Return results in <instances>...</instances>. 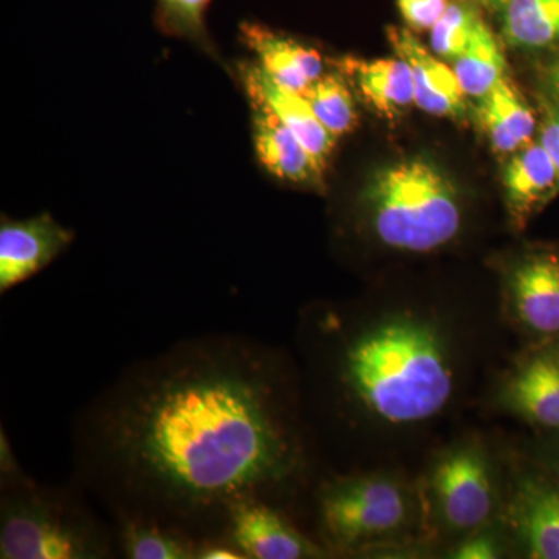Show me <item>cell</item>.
I'll use <instances>...</instances> for the list:
<instances>
[{
  "label": "cell",
  "mask_w": 559,
  "mask_h": 559,
  "mask_svg": "<svg viewBox=\"0 0 559 559\" xmlns=\"http://www.w3.org/2000/svg\"><path fill=\"white\" fill-rule=\"evenodd\" d=\"M280 380L267 353L238 336L142 360L81 417V477L114 518L221 539L235 503L270 500L301 468Z\"/></svg>",
  "instance_id": "cell-1"
},
{
  "label": "cell",
  "mask_w": 559,
  "mask_h": 559,
  "mask_svg": "<svg viewBox=\"0 0 559 559\" xmlns=\"http://www.w3.org/2000/svg\"><path fill=\"white\" fill-rule=\"evenodd\" d=\"M342 392L370 417L414 425L439 415L454 393V366L440 330L415 316L382 320L341 341Z\"/></svg>",
  "instance_id": "cell-2"
},
{
  "label": "cell",
  "mask_w": 559,
  "mask_h": 559,
  "mask_svg": "<svg viewBox=\"0 0 559 559\" xmlns=\"http://www.w3.org/2000/svg\"><path fill=\"white\" fill-rule=\"evenodd\" d=\"M0 558L103 559L117 550L116 533L66 489L25 476L13 451L0 455Z\"/></svg>",
  "instance_id": "cell-3"
},
{
  "label": "cell",
  "mask_w": 559,
  "mask_h": 559,
  "mask_svg": "<svg viewBox=\"0 0 559 559\" xmlns=\"http://www.w3.org/2000/svg\"><path fill=\"white\" fill-rule=\"evenodd\" d=\"M360 204L374 238L400 252H433L462 229L459 191L428 157H407L378 168Z\"/></svg>",
  "instance_id": "cell-4"
},
{
  "label": "cell",
  "mask_w": 559,
  "mask_h": 559,
  "mask_svg": "<svg viewBox=\"0 0 559 559\" xmlns=\"http://www.w3.org/2000/svg\"><path fill=\"white\" fill-rule=\"evenodd\" d=\"M409 492L380 474L336 477L319 489L318 516L333 549L355 551L396 535L411 521Z\"/></svg>",
  "instance_id": "cell-5"
},
{
  "label": "cell",
  "mask_w": 559,
  "mask_h": 559,
  "mask_svg": "<svg viewBox=\"0 0 559 559\" xmlns=\"http://www.w3.org/2000/svg\"><path fill=\"white\" fill-rule=\"evenodd\" d=\"M430 491L440 520L454 532L484 528L498 506L491 465L477 443L457 444L440 455L430 474Z\"/></svg>",
  "instance_id": "cell-6"
},
{
  "label": "cell",
  "mask_w": 559,
  "mask_h": 559,
  "mask_svg": "<svg viewBox=\"0 0 559 559\" xmlns=\"http://www.w3.org/2000/svg\"><path fill=\"white\" fill-rule=\"evenodd\" d=\"M224 540L246 559H310L325 557L270 500L246 499L227 513Z\"/></svg>",
  "instance_id": "cell-7"
},
{
  "label": "cell",
  "mask_w": 559,
  "mask_h": 559,
  "mask_svg": "<svg viewBox=\"0 0 559 559\" xmlns=\"http://www.w3.org/2000/svg\"><path fill=\"white\" fill-rule=\"evenodd\" d=\"M73 231L49 213L0 224V290L32 278L72 245Z\"/></svg>",
  "instance_id": "cell-8"
},
{
  "label": "cell",
  "mask_w": 559,
  "mask_h": 559,
  "mask_svg": "<svg viewBox=\"0 0 559 559\" xmlns=\"http://www.w3.org/2000/svg\"><path fill=\"white\" fill-rule=\"evenodd\" d=\"M388 39L414 75L415 106L429 116L463 123L468 116L466 95L454 69L444 64L409 28L389 27Z\"/></svg>",
  "instance_id": "cell-9"
},
{
  "label": "cell",
  "mask_w": 559,
  "mask_h": 559,
  "mask_svg": "<svg viewBox=\"0 0 559 559\" xmlns=\"http://www.w3.org/2000/svg\"><path fill=\"white\" fill-rule=\"evenodd\" d=\"M500 401L532 425L559 429V345L525 356L503 382Z\"/></svg>",
  "instance_id": "cell-10"
},
{
  "label": "cell",
  "mask_w": 559,
  "mask_h": 559,
  "mask_svg": "<svg viewBox=\"0 0 559 559\" xmlns=\"http://www.w3.org/2000/svg\"><path fill=\"white\" fill-rule=\"evenodd\" d=\"M509 304L513 318L532 333H559V259L532 253L514 264L509 275Z\"/></svg>",
  "instance_id": "cell-11"
},
{
  "label": "cell",
  "mask_w": 559,
  "mask_h": 559,
  "mask_svg": "<svg viewBox=\"0 0 559 559\" xmlns=\"http://www.w3.org/2000/svg\"><path fill=\"white\" fill-rule=\"evenodd\" d=\"M240 79L249 102L270 108L325 170L337 139L320 123L307 97L278 86L259 64H240Z\"/></svg>",
  "instance_id": "cell-12"
},
{
  "label": "cell",
  "mask_w": 559,
  "mask_h": 559,
  "mask_svg": "<svg viewBox=\"0 0 559 559\" xmlns=\"http://www.w3.org/2000/svg\"><path fill=\"white\" fill-rule=\"evenodd\" d=\"M241 39L257 55V64L285 90L305 94L325 73L322 55L300 40L257 22H242Z\"/></svg>",
  "instance_id": "cell-13"
},
{
  "label": "cell",
  "mask_w": 559,
  "mask_h": 559,
  "mask_svg": "<svg viewBox=\"0 0 559 559\" xmlns=\"http://www.w3.org/2000/svg\"><path fill=\"white\" fill-rule=\"evenodd\" d=\"M509 520L530 557L559 559L558 484L522 476L511 496Z\"/></svg>",
  "instance_id": "cell-14"
},
{
  "label": "cell",
  "mask_w": 559,
  "mask_h": 559,
  "mask_svg": "<svg viewBox=\"0 0 559 559\" xmlns=\"http://www.w3.org/2000/svg\"><path fill=\"white\" fill-rule=\"evenodd\" d=\"M257 159L274 178L293 186L322 189L323 170L299 139L266 106L250 102Z\"/></svg>",
  "instance_id": "cell-15"
},
{
  "label": "cell",
  "mask_w": 559,
  "mask_h": 559,
  "mask_svg": "<svg viewBox=\"0 0 559 559\" xmlns=\"http://www.w3.org/2000/svg\"><path fill=\"white\" fill-rule=\"evenodd\" d=\"M506 204L514 226L524 227L530 216L559 190L557 165L540 142H530L511 154L503 171Z\"/></svg>",
  "instance_id": "cell-16"
},
{
  "label": "cell",
  "mask_w": 559,
  "mask_h": 559,
  "mask_svg": "<svg viewBox=\"0 0 559 559\" xmlns=\"http://www.w3.org/2000/svg\"><path fill=\"white\" fill-rule=\"evenodd\" d=\"M474 116L498 154L516 153L528 145L535 134V114L507 75L479 98Z\"/></svg>",
  "instance_id": "cell-17"
},
{
  "label": "cell",
  "mask_w": 559,
  "mask_h": 559,
  "mask_svg": "<svg viewBox=\"0 0 559 559\" xmlns=\"http://www.w3.org/2000/svg\"><path fill=\"white\" fill-rule=\"evenodd\" d=\"M341 64L367 105L381 117L393 120L415 106L414 75L409 62L399 55L369 61L345 58Z\"/></svg>",
  "instance_id": "cell-18"
},
{
  "label": "cell",
  "mask_w": 559,
  "mask_h": 559,
  "mask_svg": "<svg viewBox=\"0 0 559 559\" xmlns=\"http://www.w3.org/2000/svg\"><path fill=\"white\" fill-rule=\"evenodd\" d=\"M117 551L130 559H198L201 540L186 530L145 518H116Z\"/></svg>",
  "instance_id": "cell-19"
},
{
  "label": "cell",
  "mask_w": 559,
  "mask_h": 559,
  "mask_svg": "<svg viewBox=\"0 0 559 559\" xmlns=\"http://www.w3.org/2000/svg\"><path fill=\"white\" fill-rule=\"evenodd\" d=\"M500 28L514 49L558 47L559 0H509L500 10Z\"/></svg>",
  "instance_id": "cell-20"
},
{
  "label": "cell",
  "mask_w": 559,
  "mask_h": 559,
  "mask_svg": "<svg viewBox=\"0 0 559 559\" xmlns=\"http://www.w3.org/2000/svg\"><path fill=\"white\" fill-rule=\"evenodd\" d=\"M506 66L499 40L485 21L480 22L469 46L452 61V69L466 97L477 100L506 76Z\"/></svg>",
  "instance_id": "cell-21"
},
{
  "label": "cell",
  "mask_w": 559,
  "mask_h": 559,
  "mask_svg": "<svg viewBox=\"0 0 559 559\" xmlns=\"http://www.w3.org/2000/svg\"><path fill=\"white\" fill-rule=\"evenodd\" d=\"M157 28L170 38L186 39L219 61V53L207 31V11L213 0H154Z\"/></svg>",
  "instance_id": "cell-22"
},
{
  "label": "cell",
  "mask_w": 559,
  "mask_h": 559,
  "mask_svg": "<svg viewBox=\"0 0 559 559\" xmlns=\"http://www.w3.org/2000/svg\"><path fill=\"white\" fill-rule=\"evenodd\" d=\"M304 95L320 123L334 138L340 139L355 130L358 124L355 98L340 73H323Z\"/></svg>",
  "instance_id": "cell-23"
},
{
  "label": "cell",
  "mask_w": 559,
  "mask_h": 559,
  "mask_svg": "<svg viewBox=\"0 0 559 559\" xmlns=\"http://www.w3.org/2000/svg\"><path fill=\"white\" fill-rule=\"evenodd\" d=\"M481 21L476 7L460 0L450 2L430 31V50L439 58L454 61L469 46Z\"/></svg>",
  "instance_id": "cell-24"
},
{
  "label": "cell",
  "mask_w": 559,
  "mask_h": 559,
  "mask_svg": "<svg viewBox=\"0 0 559 559\" xmlns=\"http://www.w3.org/2000/svg\"><path fill=\"white\" fill-rule=\"evenodd\" d=\"M396 5L411 31L425 32L432 31L450 2L448 0H396Z\"/></svg>",
  "instance_id": "cell-25"
},
{
  "label": "cell",
  "mask_w": 559,
  "mask_h": 559,
  "mask_svg": "<svg viewBox=\"0 0 559 559\" xmlns=\"http://www.w3.org/2000/svg\"><path fill=\"white\" fill-rule=\"evenodd\" d=\"M502 557V547L492 533L484 528L468 533V538L452 550L451 558L457 559H496Z\"/></svg>",
  "instance_id": "cell-26"
},
{
  "label": "cell",
  "mask_w": 559,
  "mask_h": 559,
  "mask_svg": "<svg viewBox=\"0 0 559 559\" xmlns=\"http://www.w3.org/2000/svg\"><path fill=\"white\" fill-rule=\"evenodd\" d=\"M539 142L543 143L544 148L549 151L559 173V109L557 106L547 112L546 121L540 130Z\"/></svg>",
  "instance_id": "cell-27"
},
{
  "label": "cell",
  "mask_w": 559,
  "mask_h": 559,
  "mask_svg": "<svg viewBox=\"0 0 559 559\" xmlns=\"http://www.w3.org/2000/svg\"><path fill=\"white\" fill-rule=\"evenodd\" d=\"M198 559H246L240 550L235 549L224 539L201 540Z\"/></svg>",
  "instance_id": "cell-28"
},
{
  "label": "cell",
  "mask_w": 559,
  "mask_h": 559,
  "mask_svg": "<svg viewBox=\"0 0 559 559\" xmlns=\"http://www.w3.org/2000/svg\"><path fill=\"white\" fill-rule=\"evenodd\" d=\"M540 81H543L544 91L559 109V46L557 53L543 66Z\"/></svg>",
  "instance_id": "cell-29"
},
{
  "label": "cell",
  "mask_w": 559,
  "mask_h": 559,
  "mask_svg": "<svg viewBox=\"0 0 559 559\" xmlns=\"http://www.w3.org/2000/svg\"><path fill=\"white\" fill-rule=\"evenodd\" d=\"M460 2L469 3V5L474 7H485V9L489 10H502L506 7V3L509 0H460Z\"/></svg>",
  "instance_id": "cell-30"
},
{
  "label": "cell",
  "mask_w": 559,
  "mask_h": 559,
  "mask_svg": "<svg viewBox=\"0 0 559 559\" xmlns=\"http://www.w3.org/2000/svg\"><path fill=\"white\" fill-rule=\"evenodd\" d=\"M558 487H559V463H558Z\"/></svg>",
  "instance_id": "cell-31"
}]
</instances>
